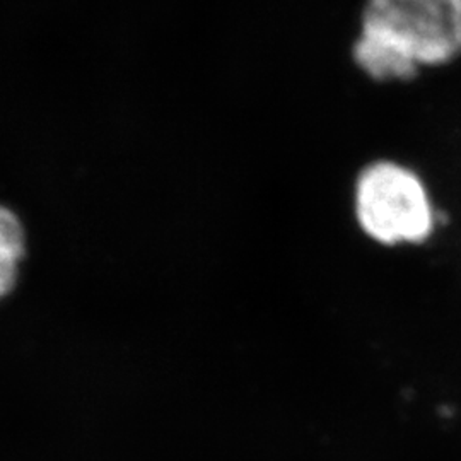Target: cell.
Wrapping results in <instances>:
<instances>
[{
	"label": "cell",
	"mask_w": 461,
	"mask_h": 461,
	"mask_svg": "<svg viewBox=\"0 0 461 461\" xmlns=\"http://www.w3.org/2000/svg\"><path fill=\"white\" fill-rule=\"evenodd\" d=\"M16 257L0 251V297L5 296L16 284L17 279Z\"/></svg>",
	"instance_id": "277c9868"
},
{
	"label": "cell",
	"mask_w": 461,
	"mask_h": 461,
	"mask_svg": "<svg viewBox=\"0 0 461 461\" xmlns=\"http://www.w3.org/2000/svg\"><path fill=\"white\" fill-rule=\"evenodd\" d=\"M0 251L16 257L17 260L24 255V230L13 211L0 205Z\"/></svg>",
	"instance_id": "3957f363"
},
{
	"label": "cell",
	"mask_w": 461,
	"mask_h": 461,
	"mask_svg": "<svg viewBox=\"0 0 461 461\" xmlns=\"http://www.w3.org/2000/svg\"><path fill=\"white\" fill-rule=\"evenodd\" d=\"M461 55V0H366L352 60L378 83L411 81Z\"/></svg>",
	"instance_id": "6da1fadb"
},
{
	"label": "cell",
	"mask_w": 461,
	"mask_h": 461,
	"mask_svg": "<svg viewBox=\"0 0 461 461\" xmlns=\"http://www.w3.org/2000/svg\"><path fill=\"white\" fill-rule=\"evenodd\" d=\"M354 214L364 234L383 247L424 243L436 226L426 183L409 166L388 159L364 166L357 175Z\"/></svg>",
	"instance_id": "7a4b0ae2"
}]
</instances>
